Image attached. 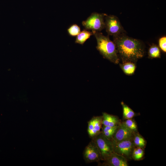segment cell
<instances>
[{
  "mask_svg": "<svg viewBox=\"0 0 166 166\" xmlns=\"http://www.w3.org/2000/svg\"><path fill=\"white\" fill-rule=\"evenodd\" d=\"M113 38L119 57L122 62L136 63L144 56V47L140 40L130 37L125 33L113 36Z\"/></svg>",
  "mask_w": 166,
  "mask_h": 166,
  "instance_id": "cell-1",
  "label": "cell"
},
{
  "mask_svg": "<svg viewBox=\"0 0 166 166\" xmlns=\"http://www.w3.org/2000/svg\"><path fill=\"white\" fill-rule=\"evenodd\" d=\"M97 43L96 48L103 57L112 62L117 64L119 63V57L116 45L108 36H105L100 32L92 31Z\"/></svg>",
  "mask_w": 166,
  "mask_h": 166,
  "instance_id": "cell-2",
  "label": "cell"
},
{
  "mask_svg": "<svg viewBox=\"0 0 166 166\" xmlns=\"http://www.w3.org/2000/svg\"><path fill=\"white\" fill-rule=\"evenodd\" d=\"M91 139L100 152L102 160H106L113 152L112 140L108 139L101 132Z\"/></svg>",
  "mask_w": 166,
  "mask_h": 166,
  "instance_id": "cell-3",
  "label": "cell"
},
{
  "mask_svg": "<svg viewBox=\"0 0 166 166\" xmlns=\"http://www.w3.org/2000/svg\"><path fill=\"white\" fill-rule=\"evenodd\" d=\"M105 14L92 13L82 24L87 30L100 32L105 28Z\"/></svg>",
  "mask_w": 166,
  "mask_h": 166,
  "instance_id": "cell-4",
  "label": "cell"
},
{
  "mask_svg": "<svg viewBox=\"0 0 166 166\" xmlns=\"http://www.w3.org/2000/svg\"><path fill=\"white\" fill-rule=\"evenodd\" d=\"M133 139V138L118 142L112 140L113 152L124 156L128 160L132 159V153L136 147Z\"/></svg>",
  "mask_w": 166,
  "mask_h": 166,
  "instance_id": "cell-5",
  "label": "cell"
},
{
  "mask_svg": "<svg viewBox=\"0 0 166 166\" xmlns=\"http://www.w3.org/2000/svg\"><path fill=\"white\" fill-rule=\"evenodd\" d=\"M105 28L109 35L113 36L125 32L119 19L115 16L109 15L105 14Z\"/></svg>",
  "mask_w": 166,
  "mask_h": 166,
  "instance_id": "cell-6",
  "label": "cell"
},
{
  "mask_svg": "<svg viewBox=\"0 0 166 166\" xmlns=\"http://www.w3.org/2000/svg\"><path fill=\"white\" fill-rule=\"evenodd\" d=\"M83 156L84 160L87 163L99 162L102 160L101 154L97 147L92 140L85 147Z\"/></svg>",
  "mask_w": 166,
  "mask_h": 166,
  "instance_id": "cell-7",
  "label": "cell"
},
{
  "mask_svg": "<svg viewBox=\"0 0 166 166\" xmlns=\"http://www.w3.org/2000/svg\"><path fill=\"white\" fill-rule=\"evenodd\" d=\"M102 121V116H94L88 122L87 132L90 138H92L101 132Z\"/></svg>",
  "mask_w": 166,
  "mask_h": 166,
  "instance_id": "cell-8",
  "label": "cell"
},
{
  "mask_svg": "<svg viewBox=\"0 0 166 166\" xmlns=\"http://www.w3.org/2000/svg\"><path fill=\"white\" fill-rule=\"evenodd\" d=\"M135 133L127 128L121 121L118 125L113 136L112 140L115 142L121 141L132 138Z\"/></svg>",
  "mask_w": 166,
  "mask_h": 166,
  "instance_id": "cell-9",
  "label": "cell"
},
{
  "mask_svg": "<svg viewBox=\"0 0 166 166\" xmlns=\"http://www.w3.org/2000/svg\"><path fill=\"white\" fill-rule=\"evenodd\" d=\"M101 165L108 166H128V160L124 156L114 152L112 153Z\"/></svg>",
  "mask_w": 166,
  "mask_h": 166,
  "instance_id": "cell-10",
  "label": "cell"
},
{
  "mask_svg": "<svg viewBox=\"0 0 166 166\" xmlns=\"http://www.w3.org/2000/svg\"><path fill=\"white\" fill-rule=\"evenodd\" d=\"M102 124L105 126L115 127L118 126L121 121L117 116L105 112L102 113Z\"/></svg>",
  "mask_w": 166,
  "mask_h": 166,
  "instance_id": "cell-11",
  "label": "cell"
},
{
  "mask_svg": "<svg viewBox=\"0 0 166 166\" xmlns=\"http://www.w3.org/2000/svg\"><path fill=\"white\" fill-rule=\"evenodd\" d=\"M119 66L124 73L127 75L133 74L136 69V63L131 61L122 62Z\"/></svg>",
  "mask_w": 166,
  "mask_h": 166,
  "instance_id": "cell-12",
  "label": "cell"
},
{
  "mask_svg": "<svg viewBox=\"0 0 166 166\" xmlns=\"http://www.w3.org/2000/svg\"><path fill=\"white\" fill-rule=\"evenodd\" d=\"M93 35L92 32L84 29L77 36L75 42L76 43L83 45L90 37Z\"/></svg>",
  "mask_w": 166,
  "mask_h": 166,
  "instance_id": "cell-13",
  "label": "cell"
},
{
  "mask_svg": "<svg viewBox=\"0 0 166 166\" xmlns=\"http://www.w3.org/2000/svg\"><path fill=\"white\" fill-rule=\"evenodd\" d=\"M133 140L136 147H140L144 149L145 148L146 141L138 132L134 133Z\"/></svg>",
  "mask_w": 166,
  "mask_h": 166,
  "instance_id": "cell-14",
  "label": "cell"
},
{
  "mask_svg": "<svg viewBox=\"0 0 166 166\" xmlns=\"http://www.w3.org/2000/svg\"><path fill=\"white\" fill-rule=\"evenodd\" d=\"M123 109V118L126 120L132 118L136 116V113L123 101L121 102Z\"/></svg>",
  "mask_w": 166,
  "mask_h": 166,
  "instance_id": "cell-15",
  "label": "cell"
},
{
  "mask_svg": "<svg viewBox=\"0 0 166 166\" xmlns=\"http://www.w3.org/2000/svg\"><path fill=\"white\" fill-rule=\"evenodd\" d=\"M148 55L150 58H159L160 57L161 53L159 48L155 44H152L149 48Z\"/></svg>",
  "mask_w": 166,
  "mask_h": 166,
  "instance_id": "cell-16",
  "label": "cell"
},
{
  "mask_svg": "<svg viewBox=\"0 0 166 166\" xmlns=\"http://www.w3.org/2000/svg\"><path fill=\"white\" fill-rule=\"evenodd\" d=\"M144 148L136 147L134 149L132 155V159L135 160L142 159L144 155Z\"/></svg>",
  "mask_w": 166,
  "mask_h": 166,
  "instance_id": "cell-17",
  "label": "cell"
},
{
  "mask_svg": "<svg viewBox=\"0 0 166 166\" xmlns=\"http://www.w3.org/2000/svg\"><path fill=\"white\" fill-rule=\"evenodd\" d=\"M122 122L127 128L133 132L135 133L138 132L136 124L132 118L126 119Z\"/></svg>",
  "mask_w": 166,
  "mask_h": 166,
  "instance_id": "cell-18",
  "label": "cell"
},
{
  "mask_svg": "<svg viewBox=\"0 0 166 166\" xmlns=\"http://www.w3.org/2000/svg\"><path fill=\"white\" fill-rule=\"evenodd\" d=\"M69 34L72 36H76L81 32L80 27L77 24H74L71 26L67 29Z\"/></svg>",
  "mask_w": 166,
  "mask_h": 166,
  "instance_id": "cell-19",
  "label": "cell"
},
{
  "mask_svg": "<svg viewBox=\"0 0 166 166\" xmlns=\"http://www.w3.org/2000/svg\"><path fill=\"white\" fill-rule=\"evenodd\" d=\"M159 45L160 49L164 52H166V37L164 36L160 38Z\"/></svg>",
  "mask_w": 166,
  "mask_h": 166,
  "instance_id": "cell-20",
  "label": "cell"
},
{
  "mask_svg": "<svg viewBox=\"0 0 166 166\" xmlns=\"http://www.w3.org/2000/svg\"><path fill=\"white\" fill-rule=\"evenodd\" d=\"M118 126L112 130L106 132L104 133H103L108 139L110 140H112L113 136Z\"/></svg>",
  "mask_w": 166,
  "mask_h": 166,
  "instance_id": "cell-21",
  "label": "cell"
}]
</instances>
